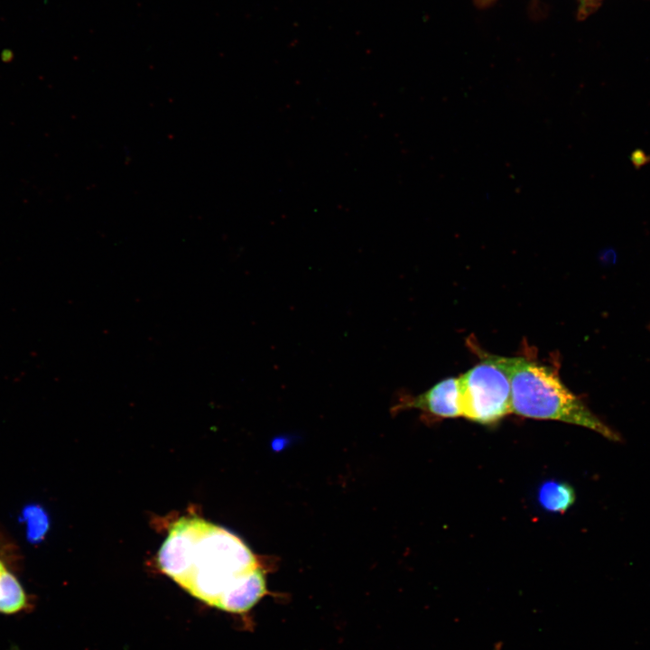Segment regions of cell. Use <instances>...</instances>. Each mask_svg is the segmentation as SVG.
Segmentation results:
<instances>
[{
    "label": "cell",
    "instance_id": "obj_4",
    "mask_svg": "<svg viewBox=\"0 0 650 650\" xmlns=\"http://www.w3.org/2000/svg\"><path fill=\"white\" fill-rule=\"evenodd\" d=\"M417 409L432 419H448L461 416L458 377L445 378L421 395H402L391 408L392 413Z\"/></svg>",
    "mask_w": 650,
    "mask_h": 650
},
{
    "label": "cell",
    "instance_id": "obj_9",
    "mask_svg": "<svg viewBox=\"0 0 650 650\" xmlns=\"http://www.w3.org/2000/svg\"><path fill=\"white\" fill-rule=\"evenodd\" d=\"M494 0H477L478 4L480 5H487L490 3H492Z\"/></svg>",
    "mask_w": 650,
    "mask_h": 650
},
{
    "label": "cell",
    "instance_id": "obj_3",
    "mask_svg": "<svg viewBox=\"0 0 650 650\" xmlns=\"http://www.w3.org/2000/svg\"><path fill=\"white\" fill-rule=\"evenodd\" d=\"M478 354L481 361L458 377L461 416L492 425L512 413L511 385L500 367Z\"/></svg>",
    "mask_w": 650,
    "mask_h": 650
},
{
    "label": "cell",
    "instance_id": "obj_7",
    "mask_svg": "<svg viewBox=\"0 0 650 650\" xmlns=\"http://www.w3.org/2000/svg\"><path fill=\"white\" fill-rule=\"evenodd\" d=\"M19 521L24 525L26 540L32 544L42 543L51 526L48 512L37 503L25 505L21 510Z\"/></svg>",
    "mask_w": 650,
    "mask_h": 650
},
{
    "label": "cell",
    "instance_id": "obj_6",
    "mask_svg": "<svg viewBox=\"0 0 650 650\" xmlns=\"http://www.w3.org/2000/svg\"><path fill=\"white\" fill-rule=\"evenodd\" d=\"M575 499V491L570 484L554 479L542 483L537 492L540 506L550 513H564Z\"/></svg>",
    "mask_w": 650,
    "mask_h": 650
},
{
    "label": "cell",
    "instance_id": "obj_2",
    "mask_svg": "<svg viewBox=\"0 0 650 650\" xmlns=\"http://www.w3.org/2000/svg\"><path fill=\"white\" fill-rule=\"evenodd\" d=\"M508 376L512 413L526 418L582 426L612 441L619 437L561 380L556 370L524 357L485 353Z\"/></svg>",
    "mask_w": 650,
    "mask_h": 650
},
{
    "label": "cell",
    "instance_id": "obj_8",
    "mask_svg": "<svg viewBox=\"0 0 650 650\" xmlns=\"http://www.w3.org/2000/svg\"><path fill=\"white\" fill-rule=\"evenodd\" d=\"M14 549L12 543L0 535V574L7 568L16 569L19 557Z\"/></svg>",
    "mask_w": 650,
    "mask_h": 650
},
{
    "label": "cell",
    "instance_id": "obj_1",
    "mask_svg": "<svg viewBox=\"0 0 650 650\" xmlns=\"http://www.w3.org/2000/svg\"><path fill=\"white\" fill-rule=\"evenodd\" d=\"M176 582L206 604L238 614L267 593L265 571L243 540L199 517L187 568Z\"/></svg>",
    "mask_w": 650,
    "mask_h": 650
},
{
    "label": "cell",
    "instance_id": "obj_5",
    "mask_svg": "<svg viewBox=\"0 0 650 650\" xmlns=\"http://www.w3.org/2000/svg\"><path fill=\"white\" fill-rule=\"evenodd\" d=\"M14 571L7 568L0 574V614L3 615L26 613L34 607L33 599Z\"/></svg>",
    "mask_w": 650,
    "mask_h": 650
}]
</instances>
